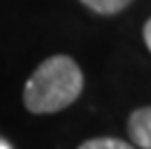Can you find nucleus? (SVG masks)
I'll list each match as a JSON object with an SVG mask.
<instances>
[{
    "label": "nucleus",
    "mask_w": 151,
    "mask_h": 149,
    "mask_svg": "<svg viewBox=\"0 0 151 149\" xmlns=\"http://www.w3.org/2000/svg\"><path fill=\"white\" fill-rule=\"evenodd\" d=\"M0 149H11V147H9V145L5 142V140H0Z\"/></svg>",
    "instance_id": "nucleus-6"
},
{
    "label": "nucleus",
    "mask_w": 151,
    "mask_h": 149,
    "mask_svg": "<svg viewBox=\"0 0 151 149\" xmlns=\"http://www.w3.org/2000/svg\"><path fill=\"white\" fill-rule=\"evenodd\" d=\"M127 129L131 140L142 149H151V107H140L129 116Z\"/></svg>",
    "instance_id": "nucleus-2"
},
{
    "label": "nucleus",
    "mask_w": 151,
    "mask_h": 149,
    "mask_svg": "<svg viewBox=\"0 0 151 149\" xmlns=\"http://www.w3.org/2000/svg\"><path fill=\"white\" fill-rule=\"evenodd\" d=\"M82 87L85 76L78 62L69 56H51L27 78L22 103L31 114H56L73 105Z\"/></svg>",
    "instance_id": "nucleus-1"
},
{
    "label": "nucleus",
    "mask_w": 151,
    "mask_h": 149,
    "mask_svg": "<svg viewBox=\"0 0 151 149\" xmlns=\"http://www.w3.org/2000/svg\"><path fill=\"white\" fill-rule=\"evenodd\" d=\"M87 9H91L93 14L100 16H113V14H120L124 11L133 0H80Z\"/></svg>",
    "instance_id": "nucleus-3"
},
{
    "label": "nucleus",
    "mask_w": 151,
    "mask_h": 149,
    "mask_svg": "<svg viewBox=\"0 0 151 149\" xmlns=\"http://www.w3.org/2000/svg\"><path fill=\"white\" fill-rule=\"evenodd\" d=\"M78 149H133V147L120 138H91L82 142Z\"/></svg>",
    "instance_id": "nucleus-4"
},
{
    "label": "nucleus",
    "mask_w": 151,
    "mask_h": 149,
    "mask_svg": "<svg viewBox=\"0 0 151 149\" xmlns=\"http://www.w3.org/2000/svg\"><path fill=\"white\" fill-rule=\"evenodd\" d=\"M142 38H145V45H147V49L151 51V18L145 22V29H142Z\"/></svg>",
    "instance_id": "nucleus-5"
}]
</instances>
